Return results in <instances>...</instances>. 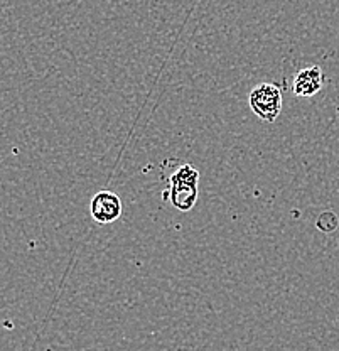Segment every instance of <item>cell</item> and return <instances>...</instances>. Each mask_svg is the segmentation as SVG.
Listing matches in <instances>:
<instances>
[{
    "instance_id": "5b68a950",
    "label": "cell",
    "mask_w": 339,
    "mask_h": 351,
    "mask_svg": "<svg viewBox=\"0 0 339 351\" xmlns=\"http://www.w3.org/2000/svg\"><path fill=\"white\" fill-rule=\"evenodd\" d=\"M316 225L321 232L331 233L338 228L339 221H338V217L333 213V211H326V213H323L319 218H317Z\"/></svg>"
},
{
    "instance_id": "7a4b0ae2",
    "label": "cell",
    "mask_w": 339,
    "mask_h": 351,
    "mask_svg": "<svg viewBox=\"0 0 339 351\" xmlns=\"http://www.w3.org/2000/svg\"><path fill=\"white\" fill-rule=\"evenodd\" d=\"M251 112L264 122H275L282 112V91L273 83H262L250 91Z\"/></svg>"
},
{
    "instance_id": "6da1fadb",
    "label": "cell",
    "mask_w": 339,
    "mask_h": 351,
    "mask_svg": "<svg viewBox=\"0 0 339 351\" xmlns=\"http://www.w3.org/2000/svg\"><path fill=\"white\" fill-rule=\"evenodd\" d=\"M199 173L191 164H182L169 178V188L164 193V199H169L179 211H189L194 208L199 195Z\"/></svg>"
},
{
    "instance_id": "3957f363",
    "label": "cell",
    "mask_w": 339,
    "mask_h": 351,
    "mask_svg": "<svg viewBox=\"0 0 339 351\" xmlns=\"http://www.w3.org/2000/svg\"><path fill=\"white\" fill-rule=\"evenodd\" d=\"M90 211L95 221L108 225V223L116 221L122 215V199L112 191H100L91 197Z\"/></svg>"
},
{
    "instance_id": "277c9868",
    "label": "cell",
    "mask_w": 339,
    "mask_h": 351,
    "mask_svg": "<svg viewBox=\"0 0 339 351\" xmlns=\"http://www.w3.org/2000/svg\"><path fill=\"white\" fill-rule=\"evenodd\" d=\"M324 83H326V76H324L323 68L321 66H307V68H302L301 71L295 73L292 91L294 95L301 98L314 97L323 90Z\"/></svg>"
}]
</instances>
